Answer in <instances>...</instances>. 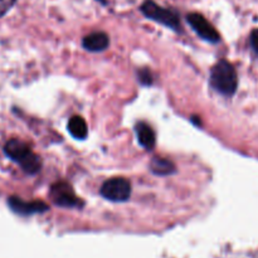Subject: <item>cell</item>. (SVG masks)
<instances>
[{
  "mask_svg": "<svg viewBox=\"0 0 258 258\" xmlns=\"http://www.w3.org/2000/svg\"><path fill=\"white\" fill-rule=\"evenodd\" d=\"M4 151L13 161L19 164L23 170L28 174L38 173L42 166L39 156L35 155L32 149L23 141L15 140V139L8 141L4 146Z\"/></svg>",
  "mask_w": 258,
  "mask_h": 258,
  "instance_id": "obj_1",
  "label": "cell"
},
{
  "mask_svg": "<svg viewBox=\"0 0 258 258\" xmlns=\"http://www.w3.org/2000/svg\"><path fill=\"white\" fill-rule=\"evenodd\" d=\"M211 85L222 95H233L237 90V85H238L237 73L233 66L227 60H221L217 63L212 68Z\"/></svg>",
  "mask_w": 258,
  "mask_h": 258,
  "instance_id": "obj_2",
  "label": "cell"
},
{
  "mask_svg": "<svg viewBox=\"0 0 258 258\" xmlns=\"http://www.w3.org/2000/svg\"><path fill=\"white\" fill-rule=\"evenodd\" d=\"M141 12H143L144 15L148 17L149 19L155 20V22L166 25V27L171 28V29H180V20H179L178 14L170 9H165V8L159 7L158 4H155V3L151 2V0H146V2L141 5Z\"/></svg>",
  "mask_w": 258,
  "mask_h": 258,
  "instance_id": "obj_3",
  "label": "cell"
},
{
  "mask_svg": "<svg viewBox=\"0 0 258 258\" xmlns=\"http://www.w3.org/2000/svg\"><path fill=\"white\" fill-rule=\"evenodd\" d=\"M103 198L111 202H126L131 196L130 181L125 178H112L105 181L101 188Z\"/></svg>",
  "mask_w": 258,
  "mask_h": 258,
  "instance_id": "obj_4",
  "label": "cell"
},
{
  "mask_svg": "<svg viewBox=\"0 0 258 258\" xmlns=\"http://www.w3.org/2000/svg\"><path fill=\"white\" fill-rule=\"evenodd\" d=\"M50 197L54 204L64 208H78L82 206V201L73 191L72 186L64 181H58L50 188Z\"/></svg>",
  "mask_w": 258,
  "mask_h": 258,
  "instance_id": "obj_5",
  "label": "cell"
},
{
  "mask_svg": "<svg viewBox=\"0 0 258 258\" xmlns=\"http://www.w3.org/2000/svg\"><path fill=\"white\" fill-rule=\"evenodd\" d=\"M188 22L191 25V28L196 30L197 34L203 38V39L208 40L211 43H218L219 39H221L219 33L214 29L213 25L202 14L191 13V14L188 15Z\"/></svg>",
  "mask_w": 258,
  "mask_h": 258,
  "instance_id": "obj_6",
  "label": "cell"
},
{
  "mask_svg": "<svg viewBox=\"0 0 258 258\" xmlns=\"http://www.w3.org/2000/svg\"><path fill=\"white\" fill-rule=\"evenodd\" d=\"M9 207L12 208L13 212L22 216H30V214L35 213H44L48 211V206L44 202H25L23 199L17 198V197H10Z\"/></svg>",
  "mask_w": 258,
  "mask_h": 258,
  "instance_id": "obj_7",
  "label": "cell"
},
{
  "mask_svg": "<svg viewBox=\"0 0 258 258\" xmlns=\"http://www.w3.org/2000/svg\"><path fill=\"white\" fill-rule=\"evenodd\" d=\"M110 44V38L103 32H95L83 38V47L90 52L105 50Z\"/></svg>",
  "mask_w": 258,
  "mask_h": 258,
  "instance_id": "obj_8",
  "label": "cell"
},
{
  "mask_svg": "<svg viewBox=\"0 0 258 258\" xmlns=\"http://www.w3.org/2000/svg\"><path fill=\"white\" fill-rule=\"evenodd\" d=\"M136 135L140 145L145 149H153L155 146V133L148 123L139 122L136 125Z\"/></svg>",
  "mask_w": 258,
  "mask_h": 258,
  "instance_id": "obj_9",
  "label": "cell"
},
{
  "mask_svg": "<svg viewBox=\"0 0 258 258\" xmlns=\"http://www.w3.org/2000/svg\"><path fill=\"white\" fill-rule=\"evenodd\" d=\"M68 131H70L73 138L78 139V140H83L88 134L87 123L81 116H73L70 122H68Z\"/></svg>",
  "mask_w": 258,
  "mask_h": 258,
  "instance_id": "obj_10",
  "label": "cell"
},
{
  "mask_svg": "<svg viewBox=\"0 0 258 258\" xmlns=\"http://www.w3.org/2000/svg\"><path fill=\"white\" fill-rule=\"evenodd\" d=\"M150 169L156 175H169L175 171V165L169 159L154 158L150 163Z\"/></svg>",
  "mask_w": 258,
  "mask_h": 258,
  "instance_id": "obj_11",
  "label": "cell"
},
{
  "mask_svg": "<svg viewBox=\"0 0 258 258\" xmlns=\"http://www.w3.org/2000/svg\"><path fill=\"white\" fill-rule=\"evenodd\" d=\"M17 0H0V18L9 12L10 8L15 4Z\"/></svg>",
  "mask_w": 258,
  "mask_h": 258,
  "instance_id": "obj_12",
  "label": "cell"
},
{
  "mask_svg": "<svg viewBox=\"0 0 258 258\" xmlns=\"http://www.w3.org/2000/svg\"><path fill=\"white\" fill-rule=\"evenodd\" d=\"M139 80L144 83V85H151L153 83V76H151L150 71L143 70L139 72Z\"/></svg>",
  "mask_w": 258,
  "mask_h": 258,
  "instance_id": "obj_13",
  "label": "cell"
},
{
  "mask_svg": "<svg viewBox=\"0 0 258 258\" xmlns=\"http://www.w3.org/2000/svg\"><path fill=\"white\" fill-rule=\"evenodd\" d=\"M251 45L252 48H253L254 52L258 54V29L253 30V32L251 33Z\"/></svg>",
  "mask_w": 258,
  "mask_h": 258,
  "instance_id": "obj_14",
  "label": "cell"
},
{
  "mask_svg": "<svg viewBox=\"0 0 258 258\" xmlns=\"http://www.w3.org/2000/svg\"><path fill=\"white\" fill-rule=\"evenodd\" d=\"M100 2H105V0H100Z\"/></svg>",
  "mask_w": 258,
  "mask_h": 258,
  "instance_id": "obj_15",
  "label": "cell"
}]
</instances>
